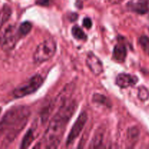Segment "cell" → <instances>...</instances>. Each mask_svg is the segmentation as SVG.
<instances>
[{"label":"cell","mask_w":149,"mask_h":149,"mask_svg":"<svg viewBox=\"0 0 149 149\" xmlns=\"http://www.w3.org/2000/svg\"><path fill=\"white\" fill-rule=\"evenodd\" d=\"M36 3L41 6H47L49 5V0H36Z\"/></svg>","instance_id":"ffe728a7"},{"label":"cell","mask_w":149,"mask_h":149,"mask_svg":"<svg viewBox=\"0 0 149 149\" xmlns=\"http://www.w3.org/2000/svg\"><path fill=\"white\" fill-rule=\"evenodd\" d=\"M138 81V77L134 75L128 74H119L116 77V84L121 88H127L136 84Z\"/></svg>","instance_id":"ba28073f"},{"label":"cell","mask_w":149,"mask_h":149,"mask_svg":"<svg viewBox=\"0 0 149 149\" xmlns=\"http://www.w3.org/2000/svg\"><path fill=\"white\" fill-rule=\"evenodd\" d=\"M71 33H72L73 36L79 40H86L87 39V35L84 33L82 29H80L79 26H74L71 30Z\"/></svg>","instance_id":"5bb4252c"},{"label":"cell","mask_w":149,"mask_h":149,"mask_svg":"<svg viewBox=\"0 0 149 149\" xmlns=\"http://www.w3.org/2000/svg\"><path fill=\"white\" fill-rule=\"evenodd\" d=\"M1 108L0 107V113H1Z\"/></svg>","instance_id":"7402d4cb"},{"label":"cell","mask_w":149,"mask_h":149,"mask_svg":"<svg viewBox=\"0 0 149 149\" xmlns=\"http://www.w3.org/2000/svg\"><path fill=\"white\" fill-rule=\"evenodd\" d=\"M127 48L125 45L119 43L114 47L113 51V58L117 62L123 63L127 58Z\"/></svg>","instance_id":"30bf717a"},{"label":"cell","mask_w":149,"mask_h":149,"mask_svg":"<svg viewBox=\"0 0 149 149\" xmlns=\"http://www.w3.org/2000/svg\"><path fill=\"white\" fill-rule=\"evenodd\" d=\"M139 43L144 52L149 55V38L148 36H141L139 39Z\"/></svg>","instance_id":"e0dca14e"},{"label":"cell","mask_w":149,"mask_h":149,"mask_svg":"<svg viewBox=\"0 0 149 149\" xmlns=\"http://www.w3.org/2000/svg\"><path fill=\"white\" fill-rule=\"evenodd\" d=\"M20 37L18 29L17 30L15 26H10L0 36V45L4 50H11L15 47Z\"/></svg>","instance_id":"5b68a950"},{"label":"cell","mask_w":149,"mask_h":149,"mask_svg":"<svg viewBox=\"0 0 149 149\" xmlns=\"http://www.w3.org/2000/svg\"><path fill=\"white\" fill-rule=\"evenodd\" d=\"M148 29H149V20H148Z\"/></svg>","instance_id":"603a6c76"},{"label":"cell","mask_w":149,"mask_h":149,"mask_svg":"<svg viewBox=\"0 0 149 149\" xmlns=\"http://www.w3.org/2000/svg\"><path fill=\"white\" fill-rule=\"evenodd\" d=\"M30 114V109L26 106H15L6 112L0 122V138H4V143L9 144L15 139L26 127Z\"/></svg>","instance_id":"7a4b0ae2"},{"label":"cell","mask_w":149,"mask_h":149,"mask_svg":"<svg viewBox=\"0 0 149 149\" xmlns=\"http://www.w3.org/2000/svg\"><path fill=\"white\" fill-rule=\"evenodd\" d=\"M122 1H123V0H106V2L111 4H119V3L122 2Z\"/></svg>","instance_id":"44dd1931"},{"label":"cell","mask_w":149,"mask_h":149,"mask_svg":"<svg viewBox=\"0 0 149 149\" xmlns=\"http://www.w3.org/2000/svg\"><path fill=\"white\" fill-rule=\"evenodd\" d=\"M93 100L95 103H99V104L107 106V107H110L111 106L110 101H109V99H108L106 96L103 95L98 94V93H96V94H95L94 95H93Z\"/></svg>","instance_id":"4fadbf2b"},{"label":"cell","mask_w":149,"mask_h":149,"mask_svg":"<svg viewBox=\"0 0 149 149\" xmlns=\"http://www.w3.org/2000/svg\"><path fill=\"white\" fill-rule=\"evenodd\" d=\"M128 8L138 14H146L149 12V0H134L128 4Z\"/></svg>","instance_id":"9c48e42d"},{"label":"cell","mask_w":149,"mask_h":149,"mask_svg":"<svg viewBox=\"0 0 149 149\" xmlns=\"http://www.w3.org/2000/svg\"><path fill=\"white\" fill-rule=\"evenodd\" d=\"M77 103L74 100H68L58 108L42 138L39 147L46 148H56L59 146L67 125L76 111Z\"/></svg>","instance_id":"6da1fadb"},{"label":"cell","mask_w":149,"mask_h":149,"mask_svg":"<svg viewBox=\"0 0 149 149\" xmlns=\"http://www.w3.org/2000/svg\"><path fill=\"white\" fill-rule=\"evenodd\" d=\"M140 131L136 127H132L129 128L127 131V139L131 143L135 144L138 141L139 138Z\"/></svg>","instance_id":"8fae6325"},{"label":"cell","mask_w":149,"mask_h":149,"mask_svg":"<svg viewBox=\"0 0 149 149\" xmlns=\"http://www.w3.org/2000/svg\"><path fill=\"white\" fill-rule=\"evenodd\" d=\"M92 25H93V23H92V20L90 17H85L83 20V26L87 29H90L92 27Z\"/></svg>","instance_id":"d6986e66"},{"label":"cell","mask_w":149,"mask_h":149,"mask_svg":"<svg viewBox=\"0 0 149 149\" xmlns=\"http://www.w3.org/2000/svg\"><path fill=\"white\" fill-rule=\"evenodd\" d=\"M87 114L86 112L83 111L80 113L79 117L77 119V121L74 123V126L71 128L70 133L68 135V138L66 141V145L70 146L74 143V141L77 139L80 135L82 130L84 129V125L87 123Z\"/></svg>","instance_id":"8992f818"},{"label":"cell","mask_w":149,"mask_h":149,"mask_svg":"<svg viewBox=\"0 0 149 149\" xmlns=\"http://www.w3.org/2000/svg\"><path fill=\"white\" fill-rule=\"evenodd\" d=\"M103 132H97L90 143V148H97L100 146L103 141Z\"/></svg>","instance_id":"2e32d148"},{"label":"cell","mask_w":149,"mask_h":149,"mask_svg":"<svg viewBox=\"0 0 149 149\" xmlns=\"http://www.w3.org/2000/svg\"><path fill=\"white\" fill-rule=\"evenodd\" d=\"M138 97L141 100H146L149 97V92L146 87H141L138 89Z\"/></svg>","instance_id":"ac0fdd59"},{"label":"cell","mask_w":149,"mask_h":149,"mask_svg":"<svg viewBox=\"0 0 149 149\" xmlns=\"http://www.w3.org/2000/svg\"><path fill=\"white\" fill-rule=\"evenodd\" d=\"M57 49L56 42L53 39H47L38 45L33 54V61L40 64L49 61L54 56Z\"/></svg>","instance_id":"3957f363"},{"label":"cell","mask_w":149,"mask_h":149,"mask_svg":"<svg viewBox=\"0 0 149 149\" xmlns=\"http://www.w3.org/2000/svg\"><path fill=\"white\" fill-rule=\"evenodd\" d=\"M32 29V24L29 21H26L20 24L19 26L18 32L20 33V36H24L27 35L31 31Z\"/></svg>","instance_id":"9a60e30c"},{"label":"cell","mask_w":149,"mask_h":149,"mask_svg":"<svg viewBox=\"0 0 149 149\" xmlns=\"http://www.w3.org/2000/svg\"><path fill=\"white\" fill-rule=\"evenodd\" d=\"M86 64L94 75L99 76L103 72V65L101 61L93 52L87 54Z\"/></svg>","instance_id":"52a82bcc"},{"label":"cell","mask_w":149,"mask_h":149,"mask_svg":"<svg viewBox=\"0 0 149 149\" xmlns=\"http://www.w3.org/2000/svg\"><path fill=\"white\" fill-rule=\"evenodd\" d=\"M33 140H34V135H33V132L32 131V130H29L26 134L25 135L24 138H23V141H22L21 148H27L28 147L30 146V145L31 144V143L33 142Z\"/></svg>","instance_id":"7c38bea8"},{"label":"cell","mask_w":149,"mask_h":149,"mask_svg":"<svg viewBox=\"0 0 149 149\" xmlns=\"http://www.w3.org/2000/svg\"><path fill=\"white\" fill-rule=\"evenodd\" d=\"M44 83V79L39 74L33 76L27 83L15 89L13 96L15 98H20L35 93Z\"/></svg>","instance_id":"277c9868"}]
</instances>
